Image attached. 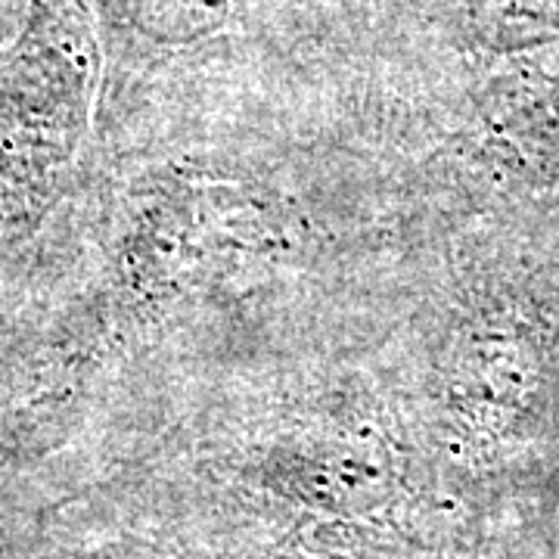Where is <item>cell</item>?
<instances>
[{"mask_svg":"<svg viewBox=\"0 0 559 559\" xmlns=\"http://www.w3.org/2000/svg\"><path fill=\"white\" fill-rule=\"evenodd\" d=\"M97 53L79 0H40L22 40L0 57V150L22 134V183H40L79 134Z\"/></svg>","mask_w":559,"mask_h":559,"instance_id":"cell-1","label":"cell"}]
</instances>
